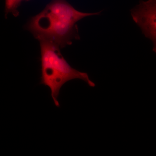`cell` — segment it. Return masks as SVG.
<instances>
[{"mask_svg": "<svg viewBox=\"0 0 156 156\" xmlns=\"http://www.w3.org/2000/svg\"><path fill=\"white\" fill-rule=\"evenodd\" d=\"M101 13L81 12L66 0H52L43 11L29 20L24 28L39 41H47L62 49L80 38L76 24L79 20Z\"/></svg>", "mask_w": 156, "mask_h": 156, "instance_id": "1", "label": "cell"}, {"mask_svg": "<svg viewBox=\"0 0 156 156\" xmlns=\"http://www.w3.org/2000/svg\"><path fill=\"white\" fill-rule=\"evenodd\" d=\"M41 77L40 84L50 88L55 106L59 107L58 97L62 87L68 81L79 79L90 87L95 86L87 73L72 67L66 60L57 45L47 41H40Z\"/></svg>", "mask_w": 156, "mask_h": 156, "instance_id": "2", "label": "cell"}, {"mask_svg": "<svg viewBox=\"0 0 156 156\" xmlns=\"http://www.w3.org/2000/svg\"><path fill=\"white\" fill-rule=\"evenodd\" d=\"M132 19L153 44L156 53V0L140 1L131 10Z\"/></svg>", "mask_w": 156, "mask_h": 156, "instance_id": "3", "label": "cell"}, {"mask_svg": "<svg viewBox=\"0 0 156 156\" xmlns=\"http://www.w3.org/2000/svg\"><path fill=\"white\" fill-rule=\"evenodd\" d=\"M30 0H5V15L7 17L9 14H11L15 17L19 16L18 8L23 2H28Z\"/></svg>", "mask_w": 156, "mask_h": 156, "instance_id": "4", "label": "cell"}]
</instances>
